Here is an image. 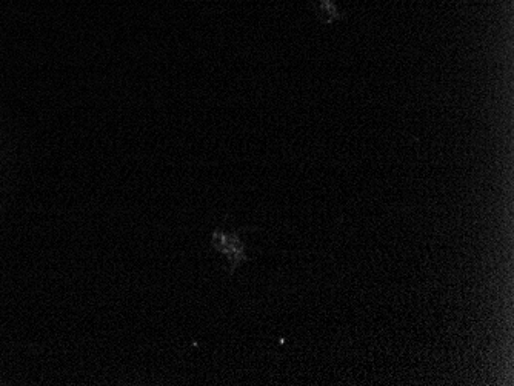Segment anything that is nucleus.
I'll return each instance as SVG.
<instances>
[{"label": "nucleus", "instance_id": "1", "mask_svg": "<svg viewBox=\"0 0 514 386\" xmlns=\"http://www.w3.org/2000/svg\"><path fill=\"white\" fill-rule=\"evenodd\" d=\"M211 247L227 257L228 262H230V274H234L239 265L250 260L247 256V250H245V243L242 242L237 231L225 233L221 228H217L211 234Z\"/></svg>", "mask_w": 514, "mask_h": 386}, {"label": "nucleus", "instance_id": "2", "mask_svg": "<svg viewBox=\"0 0 514 386\" xmlns=\"http://www.w3.org/2000/svg\"><path fill=\"white\" fill-rule=\"evenodd\" d=\"M314 8L322 24L331 25L336 20H344L345 14L339 11V8L334 4V0H314Z\"/></svg>", "mask_w": 514, "mask_h": 386}]
</instances>
